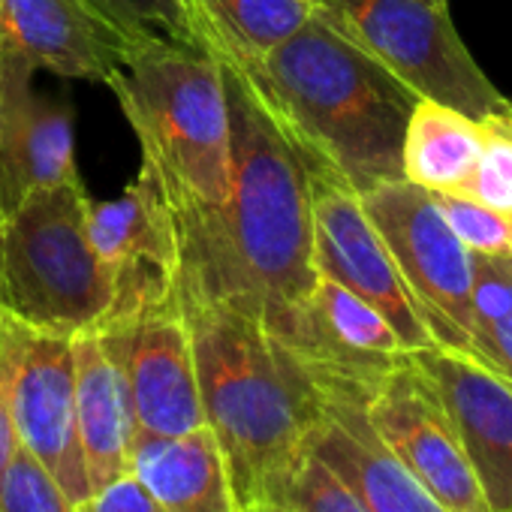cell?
Masks as SVG:
<instances>
[{
    "mask_svg": "<svg viewBox=\"0 0 512 512\" xmlns=\"http://www.w3.org/2000/svg\"><path fill=\"white\" fill-rule=\"evenodd\" d=\"M217 64L232 121V187L220 208L172 211L178 299L235 305L281 341L317 281L311 181L241 73Z\"/></svg>",
    "mask_w": 512,
    "mask_h": 512,
    "instance_id": "1",
    "label": "cell"
},
{
    "mask_svg": "<svg viewBox=\"0 0 512 512\" xmlns=\"http://www.w3.org/2000/svg\"><path fill=\"white\" fill-rule=\"evenodd\" d=\"M241 73L308 172H332L359 196L401 181L416 94L317 13L260 58H220Z\"/></svg>",
    "mask_w": 512,
    "mask_h": 512,
    "instance_id": "2",
    "label": "cell"
},
{
    "mask_svg": "<svg viewBox=\"0 0 512 512\" xmlns=\"http://www.w3.org/2000/svg\"><path fill=\"white\" fill-rule=\"evenodd\" d=\"M178 305L205 428L223 452L238 509L256 506L320 422L323 392L305 362L241 308L214 299Z\"/></svg>",
    "mask_w": 512,
    "mask_h": 512,
    "instance_id": "3",
    "label": "cell"
},
{
    "mask_svg": "<svg viewBox=\"0 0 512 512\" xmlns=\"http://www.w3.org/2000/svg\"><path fill=\"white\" fill-rule=\"evenodd\" d=\"M172 211H211L232 187V121L214 55L166 40L136 43L109 85Z\"/></svg>",
    "mask_w": 512,
    "mask_h": 512,
    "instance_id": "4",
    "label": "cell"
},
{
    "mask_svg": "<svg viewBox=\"0 0 512 512\" xmlns=\"http://www.w3.org/2000/svg\"><path fill=\"white\" fill-rule=\"evenodd\" d=\"M91 196L76 175L0 208V305L76 335L112 311V281L91 244Z\"/></svg>",
    "mask_w": 512,
    "mask_h": 512,
    "instance_id": "5",
    "label": "cell"
},
{
    "mask_svg": "<svg viewBox=\"0 0 512 512\" xmlns=\"http://www.w3.org/2000/svg\"><path fill=\"white\" fill-rule=\"evenodd\" d=\"M314 13L365 49L416 97L485 121L512 103L461 43L449 7L437 0H314Z\"/></svg>",
    "mask_w": 512,
    "mask_h": 512,
    "instance_id": "6",
    "label": "cell"
},
{
    "mask_svg": "<svg viewBox=\"0 0 512 512\" xmlns=\"http://www.w3.org/2000/svg\"><path fill=\"white\" fill-rule=\"evenodd\" d=\"M359 199L434 347L473 356V253L452 232L434 193L401 178L377 184Z\"/></svg>",
    "mask_w": 512,
    "mask_h": 512,
    "instance_id": "7",
    "label": "cell"
},
{
    "mask_svg": "<svg viewBox=\"0 0 512 512\" xmlns=\"http://www.w3.org/2000/svg\"><path fill=\"white\" fill-rule=\"evenodd\" d=\"M0 386L19 446L28 449L73 503L91 494L76 431L73 335L40 329L0 305Z\"/></svg>",
    "mask_w": 512,
    "mask_h": 512,
    "instance_id": "8",
    "label": "cell"
},
{
    "mask_svg": "<svg viewBox=\"0 0 512 512\" xmlns=\"http://www.w3.org/2000/svg\"><path fill=\"white\" fill-rule=\"evenodd\" d=\"M91 244L112 281L109 317L178 299L181 244L157 172L142 163L109 202H91Z\"/></svg>",
    "mask_w": 512,
    "mask_h": 512,
    "instance_id": "9",
    "label": "cell"
},
{
    "mask_svg": "<svg viewBox=\"0 0 512 512\" xmlns=\"http://www.w3.org/2000/svg\"><path fill=\"white\" fill-rule=\"evenodd\" d=\"M308 181L317 275L347 287L377 308L407 353L434 347L386 241L362 208L359 193L332 172H308Z\"/></svg>",
    "mask_w": 512,
    "mask_h": 512,
    "instance_id": "10",
    "label": "cell"
},
{
    "mask_svg": "<svg viewBox=\"0 0 512 512\" xmlns=\"http://www.w3.org/2000/svg\"><path fill=\"white\" fill-rule=\"evenodd\" d=\"M368 419L386 449L449 512H488L455 422L410 353L368 395Z\"/></svg>",
    "mask_w": 512,
    "mask_h": 512,
    "instance_id": "11",
    "label": "cell"
},
{
    "mask_svg": "<svg viewBox=\"0 0 512 512\" xmlns=\"http://www.w3.org/2000/svg\"><path fill=\"white\" fill-rule=\"evenodd\" d=\"M97 332L127 380L136 434L172 437L205 425L190 332L178 299L106 317Z\"/></svg>",
    "mask_w": 512,
    "mask_h": 512,
    "instance_id": "12",
    "label": "cell"
},
{
    "mask_svg": "<svg viewBox=\"0 0 512 512\" xmlns=\"http://www.w3.org/2000/svg\"><path fill=\"white\" fill-rule=\"evenodd\" d=\"M281 344L305 362L317 383H350L368 392L407 356L377 308L323 275Z\"/></svg>",
    "mask_w": 512,
    "mask_h": 512,
    "instance_id": "13",
    "label": "cell"
},
{
    "mask_svg": "<svg viewBox=\"0 0 512 512\" xmlns=\"http://www.w3.org/2000/svg\"><path fill=\"white\" fill-rule=\"evenodd\" d=\"M410 356L452 416L488 512H512V386L464 353L425 347Z\"/></svg>",
    "mask_w": 512,
    "mask_h": 512,
    "instance_id": "14",
    "label": "cell"
},
{
    "mask_svg": "<svg viewBox=\"0 0 512 512\" xmlns=\"http://www.w3.org/2000/svg\"><path fill=\"white\" fill-rule=\"evenodd\" d=\"M323 416L305 446L341 476L368 512H449L377 437L368 419V389L317 383Z\"/></svg>",
    "mask_w": 512,
    "mask_h": 512,
    "instance_id": "15",
    "label": "cell"
},
{
    "mask_svg": "<svg viewBox=\"0 0 512 512\" xmlns=\"http://www.w3.org/2000/svg\"><path fill=\"white\" fill-rule=\"evenodd\" d=\"M37 67L0 52V208L76 175L73 112L37 88Z\"/></svg>",
    "mask_w": 512,
    "mask_h": 512,
    "instance_id": "16",
    "label": "cell"
},
{
    "mask_svg": "<svg viewBox=\"0 0 512 512\" xmlns=\"http://www.w3.org/2000/svg\"><path fill=\"white\" fill-rule=\"evenodd\" d=\"M133 46L88 0H0V52L61 79L109 85Z\"/></svg>",
    "mask_w": 512,
    "mask_h": 512,
    "instance_id": "17",
    "label": "cell"
},
{
    "mask_svg": "<svg viewBox=\"0 0 512 512\" xmlns=\"http://www.w3.org/2000/svg\"><path fill=\"white\" fill-rule=\"evenodd\" d=\"M73 362L76 431L88 485L91 491H97L127 473V455L136 437V416L127 380L97 326L73 335Z\"/></svg>",
    "mask_w": 512,
    "mask_h": 512,
    "instance_id": "18",
    "label": "cell"
},
{
    "mask_svg": "<svg viewBox=\"0 0 512 512\" xmlns=\"http://www.w3.org/2000/svg\"><path fill=\"white\" fill-rule=\"evenodd\" d=\"M127 473L163 512H241L223 452L205 425L172 437L136 434Z\"/></svg>",
    "mask_w": 512,
    "mask_h": 512,
    "instance_id": "19",
    "label": "cell"
},
{
    "mask_svg": "<svg viewBox=\"0 0 512 512\" xmlns=\"http://www.w3.org/2000/svg\"><path fill=\"white\" fill-rule=\"evenodd\" d=\"M482 151V121L419 97L401 148L404 181L431 193H461Z\"/></svg>",
    "mask_w": 512,
    "mask_h": 512,
    "instance_id": "20",
    "label": "cell"
},
{
    "mask_svg": "<svg viewBox=\"0 0 512 512\" xmlns=\"http://www.w3.org/2000/svg\"><path fill=\"white\" fill-rule=\"evenodd\" d=\"M208 55L260 58L299 34L314 16V0H196Z\"/></svg>",
    "mask_w": 512,
    "mask_h": 512,
    "instance_id": "21",
    "label": "cell"
},
{
    "mask_svg": "<svg viewBox=\"0 0 512 512\" xmlns=\"http://www.w3.org/2000/svg\"><path fill=\"white\" fill-rule=\"evenodd\" d=\"M473 359L512 386V253H473Z\"/></svg>",
    "mask_w": 512,
    "mask_h": 512,
    "instance_id": "22",
    "label": "cell"
},
{
    "mask_svg": "<svg viewBox=\"0 0 512 512\" xmlns=\"http://www.w3.org/2000/svg\"><path fill=\"white\" fill-rule=\"evenodd\" d=\"M88 4L130 43L166 40L208 52L196 0H88Z\"/></svg>",
    "mask_w": 512,
    "mask_h": 512,
    "instance_id": "23",
    "label": "cell"
},
{
    "mask_svg": "<svg viewBox=\"0 0 512 512\" xmlns=\"http://www.w3.org/2000/svg\"><path fill=\"white\" fill-rule=\"evenodd\" d=\"M266 500L296 512H368L353 488L335 476L308 446H302V452L275 476Z\"/></svg>",
    "mask_w": 512,
    "mask_h": 512,
    "instance_id": "24",
    "label": "cell"
},
{
    "mask_svg": "<svg viewBox=\"0 0 512 512\" xmlns=\"http://www.w3.org/2000/svg\"><path fill=\"white\" fill-rule=\"evenodd\" d=\"M461 193L512 217V112L482 121V151Z\"/></svg>",
    "mask_w": 512,
    "mask_h": 512,
    "instance_id": "25",
    "label": "cell"
},
{
    "mask_svg": "<svg viewBox=\"0 0 512 512\" xmlns=\"http://www.w3.org/2000/svg\"><path fill=\"white\" fill-rule=\"evenodd\" d=\"M0 512H76V503L52 473L19 446L0 482Z\"/></svg>",
    "mask_w": 512,
    "mask_h": 512,
    "instance_id": "26",
    "label": "cell"
},
{
    "mask_svg": "<svg viewBox=\"0 0 512 512\" xmlns=\"http://www.w3.org/2000/svg\"><path fill=\"white\" fill-rule=\"evenodd\" d=\"M434 199L470 253H512V217L464 193H434Z\"/></svg>",
    "mask_w": 512,
    "mask_h": 512,
    "instance_id": "27",
    "label": "cell"
},
{
    "mask_svg": "<svg viewBox=\"0 0 512 512\" xmlns=\"http://www.w3.org/2000/svg\"><path fill=\"white\" fill-rule=\"evenodd\" d=\"M76 512H163V509L130 473H124L115 482L91 491L82 503H76Z\"/></svg>",
    "mask_w": 512,
    "mask_h": 512,
    "instance_id": "28",
    "label": "cell"
},
{
    "mask_svg": "<svg viewBox=\"0 0 512 512\" xmlns=\"http://www.w3.org/2000/svg\"><path fill=\"white\" fill-rule=\"evenodd\" d=\"M241 512H296V509H287V506H278V503H256V506H247Z\"/></svg>",
    "mask_w": 512,
    "mask_h": 512,
    "instance_id": "29",
    "label": "cell"
},
{
    "mask_svg": "<svg viewBox=\"0 0 512 512\" xmlns=\"http://www.w3.org/2000/svg\"><path fill=\"white\" fill-rule=\"evenodd\" d=\"M437 4H446V0H437Z\"/></svg>",
    "mask_w": 512,
    "mask_h": 512,
    "instance_id": "30",
    "label": "cell"
}]
</instances>
